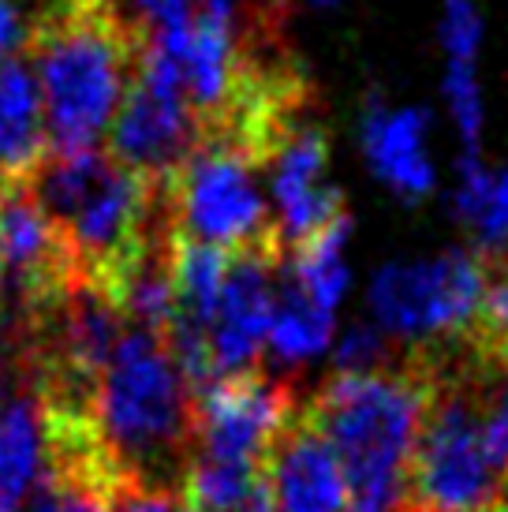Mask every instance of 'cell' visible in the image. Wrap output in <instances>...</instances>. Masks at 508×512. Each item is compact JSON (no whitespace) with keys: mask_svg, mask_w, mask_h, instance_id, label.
<instances>
[{"mask_svg":"<svg viewBox=\"0 0 508 512\" xmlns=\"http://www.w3.org/2000/svg\"><path fill=\"white\" fill-rule=\"evenodd\" d=\"M90 430L116 490L184 494L195 456V393L161 333L124 329L94 393Z\"/></svg>","mask_w":508,"mask_h":512,"instance_id":"cell-1","label":"cell"},{"mask_svg":"<svg viewBox=\"0 0 508 512\" xmlns=\"http://www.w3.org/2000/svg\"><path fill=\"white\" fill-rule=\"evenodd\" d=\"M430 404V367L419 348L374 370H340L303 404L333 449L348 512H408V468Z\"/></svg>","mask_w":508,"mask_h":512,"instance_id":"cell-2","label":"cell"},{"mask_svg":"<svg viewBox=\"0 0 508 512\" xmlns=\"http://www.w3.org/2000/svg\"><path fill=\"white\" fill-rule=\"evenodd\" d=\"M146 27L120 0H64L30 38L49 154L98 150L139 72Z\"/></svg>","mask_w":508,"mask_h":512,"instance_id":"cell-3","label":"cell"},{"mask_svg":"<svg viewBox=\"0 0 508 512\" xmlns=\"http://www.w3.org/2000/svg\"><path fill=\"white\" fill-rule=\"evenodd\" d=\"M34 202L68 247L75 277L116 288L172 228L165 187L120 169L105 150L49 154L27 180Z\"/></svg>","mask_w":508,"mask_h":512,"instance_id":"cell-4","label":"cell"},{"mask_svg":"<svg viewBox=\"0 0 508 512\" xmlns=\"http://www.w3.org/2000/svg\"><path fill=\"white\" fill-rule=\"evenodd\" d=\"M172 232L225 255L284 262L277 217L262 187V165L225 135H202L180 172L165 184Z\"/></svg>","mask_w":508,"mask_h":512,"instance_id":"cell-5","label":"cell"},{"mask_svg":"<svg viewBox=\"0 0 508 512\" xmlns=\"http://www.w3.org/2000/svg\"><path fill=\"white\" fill-rule=\"evenodd\" d=\"M101 146L120 169L165 187L198 146V120L184 98V83L172 57L146 34L139 72L127 86Z\"/></svg>","mask_w":508,"mask_h":512,"instance_id":"cell-6","label":"cell"},{"mask_svg":"<svg viewBox=\"0 0 508 512\" xmlns=\"http://www.w3.org/2000/svg\"><path fill=\"white\" fill-rule=\"evenodd\" d=\"M486 288V258L479 251H449L430 262H393L374 277L370 307L378 329L419 344L464 341Z\"/></svg>","mask_w":508,"mask_h":512,"instance_id":"cell-7","label":"cell"},{"mask_svg":"<svg viewBox=\"0 0 508 512\" xmlns=\"http://www.w3.org/2000/svg\"><path fill=\"white\" fill-rule=\"evenodd\" d=\"M299 415L292 382L247 370L221 378L195 397V456L191 464L262 479L273 445Z\"/></svg>","mask_w":508,"mask_h":512,"instance_id":"cell-8","label":"cell"},{"mask_svg":"<svg viewBox=\"0 0 508 512\" xmlns=\"http://www.w3.org/2000/svg\"><path fill=\"white\" fill-rule=\"evenodd\" d=\"M277 270H281L277 258L228 255L225 288L210 326L213 382L258 370V356L266 348L269 322H273V303H277V288H273Z\"/></svg>","mask_w":508,"mask_h":512,"instance_id":"cell-9","label":"cell"},{"mask_svg":"<svg viewBox=\"0 0 508 512\" xmlns=\"http://www.w3.org/2000/svg\"><path fill=\"white\" fill-rule=\"evenodd\" d=\"M266 486L277 512H348L344 471L303 408L269 453Z\"/></svg>","mask_w":508,"mask_h":512,"instance_id":"cell-10","label":"cell"},{"mask_svg":"<svg viewBox=\"0 0 508 512\" xmlns=\"http://www.w3.org/2000/svg\"><path fill=\"white\" fill-rule=\"evenodd\" d=\"M363 150L385 184L404 199H426L434 191V165L426 154V113L385 109L378 98L363 109Z\"/></svg>","mask_w":508,"mask_h":512,"instance_id":"cell-11","label":"cell"},{"mask_svg":"<svg viewBox=\"0 0 508 512\" xmlns=\"http://www.w3.org/2000/svg\"><path fill=\"white\" fill-rule=\"evenodd\" d=\"M49 157L42 86L30 60L0 64V184H27Z\"/></svg>","mask_w":508,"mask_h":512,"instance_id":"cell-12","label":"cell"},{"mask_svg":"<svg viewBox=\"0 0 508 512\" xmlns=\"http://www.w3.org/2000/svg\"><path fill=\"white\" fill-rule=\"evenodd\" d=\"M49 468L45 419L34 389L0 404V505L19 509L38 490Z\"/></svg>","mask_w":508,"mask_h":512,"instance_id":"cell-13","label":"cell"},{"mask_svg":"<svg viewBox=\"0 0 508 512\" xmlns=\"http://www.w3.org/2000/svg\"><path fill=\"white\" fill-rule=\"evenodd\" d=\"M456 214L471 228L482 258L508 255V169H490L479 154H464Z\"/></svg>","mask_w":508,"mask_h":512,"instance_id":"cell-14","label":"cell"},{"mask_svg":"<svg viewBox=\"0 0 508 512\" xmlns=\"http://www.w3.org/2000/svg\"><path fill=\"white\" fill-rule=\"evenodd\" d=\"M329 341H333V314L322 311L314 299H307V292L288 273H281L266 348L277 359H311L318 352H325Z\"/></svg>","mask_w":508,"mask_h":512,"instance_id":"cell-15","label":"cell"},{"mask_svg":"<svg viewBox=\"0 0 508 512\" xmlns=\"http://www.w3.org/2000/svg\"><path fill=\"white\" fill-rule=\"evenodd\" d=\"M445 98L456 116V128L464 135L467 154H479L482 139V90H479V72L475 60H449L445 72Z\"/></svg>","mask_w":508,"mask_h":512,"instance_id":"cell-16","label":"cell"},{"mask_svg":"<svg viewBox=\"0 0 508 512\" xmlns=\"http://www.w3.org/2000/svg\"><path fill=\"white\" fill-rule=\"evenodd\" d=\"M441 45L449 60H475L482 45V15L471 0H445Z\"/></svg>","mask_w":508,"mask_h":512,"instance_id":"cell-17","label":"cell"},{"mask_svg":"<svg viewBox=\"0 0 508 512\" xmlns=\"http://www.w3.org/2000/svg\"><path fill=\"white\" fill-rule=\"evenodd\" d=\"M113 512H191L184 494H161V490H139L120 486L113 494Z\"/></svg>","mask_w":508,"mask_h":512,"instance_id":"cell-18","label":"cell"},{"mask_svg":"<svg viewBox=\"0 0 508 512\" xmlns=\"http://www.w3.org/2000/svg\"><path fill=\"white\" fill-rule=\"evenodd\" d=\"M243 512H277L273 509V498H269V486H266V479H262V486L251 494V501L243 505Z\"/></svg>","mask_w":508,"mask_h":512,"instance_id":"cell-19","label":"cell"},{"mask_svg":"<svg viewBox=\"0 0 508 512\" xmlns=\"http://www.w3.org/2000/svg\"><path fill=\"white\" fill-rule=\"evenodd\" d=\"M482 512H508V475L501 479V486L494 490V498H490V505Z\"/></svg>","mask_w":508,"mask_h":512,"instance_id":"cell-20","label":"cell"},{"mask_svg":"<svg viewBox=\"0 0 508 512\" xmlns=\"http://www.w3.org/2000/svg\"><path fill=\"white\" fill-rule=\"evenodd\" d=\"M307 4H314V8H325V4H333V0H307Z\"/></svg>","mask_w":508,"mask_h":512,"instance_id":"cell-21","label":"cell"},{"mask_svg":"<svg viewBox=\"0 0 508 512\" xmlns=\"http://www.w3.org/2000/svg\"><path fill=\"white\" fill-rule=\"evenodd\" d=\"M0 296H4V270H0Z\"/></svg>","mask_w":508,"mask_h":512,"instance_id":"cell-22","label":"cell"},{"mask_svg":"<svg viewBox=\"0 0 508 512\" xmlns=\"http://www.w3.org/2000/svg\"><path fill=\"white\" fill-rule=\"evenodd\" d=\"M191 512H195V509H191Z\"/></svg>","mask_w":508,"mask_h":512,"instance_id":"cell-23","label":"cell"}]
</instances>
